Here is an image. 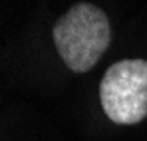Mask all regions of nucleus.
I'll list each match as a JSON object with an SVG mask.
<instances>
[{
	"label": "nucleus",
	"instance_id": "obj_1",
	"mask_svg": "<svg viewBox=\"0 0 147 141\" xmlns=\"http://www.w3.org/2000/svg\"><path fill=\"white\" fill-rule=\"evenodd\" d=\"M54 44L70 70H92L109 46L107 16L94 4H74L54 26Z\"/></svg>",
	"mask_w": 147,
	"mask_h": 141
},
{
	"label": "nucleus",
	"instance_id": "obj_2",
	"mask_svg": "<svg viewBox=\"0 0 147 141\" xmlns=\"http://www.w3.org/2000/svg\"><path fill=\"white\" fill-rule=\"evenodd\" d=\"M103 113L119 125H133L147 117V62L121 60L103 74L99 84Z\"/></svg>",
	"mask_w": 147,
	"mask_h": 141
}]
</instances>
